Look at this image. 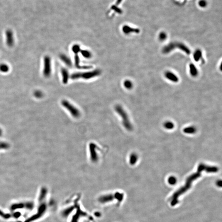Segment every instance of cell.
<instances>
[{"label":"cell","mask_w":222,"mask_h":222,"mask_svg":"<svg viewBox=\"0 0 222 222\" xmlns=\"http://www.w3.org/2000/svg\"><path fill=\"white\" fill-rule=\"evenodd\" d=\"M218 171V168L217 166H208L203 164H200L197 168V172L189 176L186 179L185 185L173 194L171 198V205L172 206H175L177 205L178 202V199L180 196L186 193L190 188L192 183L200 176L202 172L216 173Z\"/></svg>","instance_id":"6da1fadb"},{"label":"cell","mask_w":222,"mask_h":222,"mask_svg":"<svg viewBox=\"0 0 222 222\" xmlns=\"http://www.w3.org/2000/svg\"><path fill=\"white\" fill-rule=\"evenodd\" d=\"M115 111L121 117L122 124L124 128L129 131L133 130V125L130 120L128 114L123 107L120 105H116L115 107Z\"/></svg>","instance_id":"7a4b0ae2"},{"label":"cell","mask_w":222,"mask_h":222,"mask_svg":"<svg viewBox=\"0 0 222 222\" xmlns=\"http://www.w3.org/2000/svg\"><path fill=\"white\" fill-rule=\"evenodd\" d=\"M175 49H178L188 55H189L191 53L190 50L186 45L182 43L178 42L170 43L164 46L162 50V52L164 54H168Z\"/></svg>","instance_id":"3957f363"},{"label":"cell","mask_w":222,"mask_h":222,"mask_svg":"<svg viewBox=\"0 0 222 222\" xmlns=\"http://www.w3.org/2000/svg\"><path fill=\"white\" fill-rule=\"evenodd\" d=\"M101 73L100 70L96 69L92 71L84 72V73H73L71 76V78L73 80H76L82 78L84 80H89L99 76Z\"/></svg>","instance_id":"277c9868"},{"label":"cell","mask_w":222,"mask_h":222,"mask_svg":"<svg viewBox=\"0 0 222 222\" xmlns=\"http://www.w3.org/2000/svg\"><path fill=\"white\" fill-rule=\"evenodd\" d=\"M62 105L73 118L78 119L80 117L81 113L80 110L67 100H63L62 102Z\"/></svg>","instance_id":"5b68a950"},{"label":"cell","mask_w":222,"mask_h":222,"mask_svg":"<svg viewBox=\"0 0 222 222\" xmlns=\"http://www.w3.org/2000/svg\"><path fill=\"white\" fill-rule=\"evenodd\" d=\"M44 201H39L40 204L38 206L37 213L29 218L28 219L26 220L24 222H32L33 221L38 219L44 215L46 210V205Z\"/></svg>","instance_id":"8992f818"},{"label":"cell","mask_w":222,"mask_h":222,"mask_svg":"<svg viewBox=\"0 0 222 222\" xmlns=\"http://www.w3.org/2000/svg\"><path fill=\"white\" fill-rule=\"evenodd\" d=\"M99 148L95 143H90L89 144L90 160L93 163H96L98 161L99 157L98 155Z\"/></svg>","instance_id":"52a82bcc"},{"label":"cell","mask_w":222,"mask_h":222,"mask_svg":"<svg viewBox=\"0 0 222 222\" xmlns=\"http://www.w3.org/2000/svg\"><path fill=\"white\" fill-rule=\"evenodd\" d=\"M52 73V65L50 57L46 56L44 58V68H43V74L46 77H49L51 75Z\"/></svg>","instance_id":"ba28073f"},{"label":"cell","mask_w":222,"mask_h":222,"mask_svg":"<svg viewBox=\"0 0 222 222\" xmlns=\"http://www.w3.org/2000/svg\"><path fill=\"white\" fill-rule=\"evenodd\" d=\"M6 38L7 44L9 47H12L14 45V39L13 32L11 30L6 31Z\"/></svg>","instance_id":"9c48e42d"},{"label":"cell","mask_w":222,"mask_h":222,"mask_svg":"<svg viewBox=\"0 0 222 222\" xmlns=\"http://www.w3.org/2000/svg\"><path fill=\"white\" fill-rule=\"evenodd\" d=\"M123 32L126 34H128L129 33H140V30L138 28H133L128 26H124L122 28Z\"/></svg>","instance_id":"30bf717a"},{"label":"cell","mask_w":222,"mask_h":222,"mask_svg":"<svg viewBox=\"0 0 222 222\" xmlns=\"http://www.w3.org/2000/svg\"><path fill=\"white\" fill-rule=\"evenodd\" d=\"M165 76L167 79L174 82H177L178 81V77L172 72H166L165 73Z\"/></svg>","instance_id":"8fae6325"},{"label":"cell","mask_w":222,"mask_h":222,"mask_svg":"<svg viewBox=\"0 0 222 222\" xmlns=\"http://www.w3.org/2000/svg\"><path fill=\"white\" fill-rule=\"evenodd\" d=\"M62 80L64 84H67L68 83L69 75L68 71L66 69L63 68L62 69Z\"/></svg>","instance_id":"7c38bea8"},{"label":"cell","mask_w":222,"mask_h":222,"mask_svg":"<svg viewBox=\"0 0 222 222\" xmlns=\"http://www.w3.org/2000/svg\"><path fill=\"white\" fill-rule=\"evenodd\" d=\"M75 65L76 68L79 69H88L91 68V67L88 66H81L80 65V58L78 54H75Z\"/></svg>","instance_id":"4fadbf2b"},{"label":"cell","mask_w":222,"mask_h":222,"mask_svg":"<svg viewBox=\"0 0 222 222\" xmlns=\"http://www.w3.org/2000/svg\"><path fill=\"white\" fill-rule=\"evenodd\" d=\"M60 58L63 62L67 65L68 66H71L72 65L71 61L68 56H67L65 54H62L60 56Z\"/></svg>","instance_id":"5bb4252c"},{"label":"cell","mask_w":222,"mask_h":222,"mask_svg":"<svg viewBox=\"0 0 222 222\" xmlns=\"http://www.w3.org/2000/svg\"><path fill=\"white\" fill-rule=\"evenodd\" d=\"M138 157L135 153H132L129 157V163L131 165H134L136 164L138 160Z\"/></svg>","instance_id":"9a60e30c"},{"label":"cell","mask_w":222,"mask_h":222,"mask_svg":"<svg viewBox=\"0 0 222 222\" xmlns=\"http://www.w3.org/2000/svg\"><path fill=\"white\" fill-rule=\"evenodd\" d=\"M190 72V75L193 76H196L198 75V72L197 68L194 64H191L189 65Z\"/></svg>","instance_id":"2e32d148"},{"label":"cell","mask_w":222,"mask_h":222,"mask_svg":"<svg viewBox=\"0 0 222 222\" xmlns=\"http://www.w3.org/2000/svg\"><path fill=\"white\" fill-rule=\"evenodd\" d=\"M194 60L195 62H198L202 58V54L201 50H197L195 51L194 55Z\"/></svg>","instance_id":"e0dca14e"},{"label":"cell","mask_w":222,"mask_h":222,"mask_svg":"<svg viewBox=\"0 0 222 222\" xmlns=\"http://www.w3.org/2000/svg\"><path fill=\"white\" fill-rule=\"evenodd\" d=\"M24 208V203H14L10 206V210L11 211L16 210L18 209H21Z\"/></svg>","instance_id":"ac0fdd59"},{"label":"cell","mask_w":222,"mask_h":222,"mask_svg":"<svg viewBox=\"0 0 222 222\" xmlns=\"http://www.w3.org/2000/svg\"><path fill=\"white\" fill-rule=\"evenodd\" d=\"M184 132L186 134H194L196 132V129L193 126H190L184 128Z\"/></svg>","instance_id":"d6986e66"},{"label":"cell","mask_w":222,"mask_h":222,"mask_svg":"<svg viewBox=\"0 0 222 222\" xmlns=\"http://www.w3.org/2000/svg\"><path fill=\"white\" fill-rule=\"evenodd\" d=\"M80 52L82 55L85 58H90L92 57V54L89 51L87 50H81Z\"/></svg>","instance_id":"ffe728a7"},{"label":"cell","mask_w":222,"mask_h":222,"mask_svg":"<svg viewBox=\"0 0 222 222\" xmlns=\"http://www.w3.org/2000/svg\"><path fill=\"white\" fill-rule=\"evenodd\" d=\"M9 70V67L5 64H1L0 65V71L3 73H6Z\"/></svg>","instance_id":"44dd1931"},{"label":"cell","mask_w":222,"mask_h":222,"mask_svg":"<svg viewBox=\"0 0 222 222\" xmlns=\"http://www.w3.org/2000/svg\"><path fill=\"white\" fill-rule=\"evenodd\" d=\"M34 204L31 202H26L24 203V208L26 209L32 210L34 207Z\"/></svg>","instance_id":"7402d4cb"},{"label":"cell","mask_w":222,"mask_h":222,"mask_svg":"<svg viewBox=\"0 0 222 222\" xmlns=\"http://www.w3.org/2000/svg\"><path fill=\"white\" fill-rule=\"evenodd\" d=\"M164 126L165 128L167 129L171 130L174 128L175 125H174V124H173L172 122H166L164 123Z\"/></svg>","instance_id":"603a6c76"},{"label":"cell","mask_w":222,"mask_h":222,"mask_svg":"<svg viewBox=\"0 0 222 222\" xmlns=\"http://www.w3.org/2000/svg\"><path fill=\"white\" fill-rule=\"evenodd\" d=\"M124 86L128 89H130L133 88V84L132 82L129 80H126L124 82Z\"/></svg>","instance_id":"cb8c5ba5"},{"label":"cell","mask_w":222,"mask_h":222,"mask_svg":"<svg viewBox=\"0 0 222 222\" xmlns=\"http://www.w3.org/2000/svg\"><path fill=\"white\" fill-rule=\"evenodd\" d=\"M81 50L80 47L78 44H75L72 47V51L75 54H78Z\"/></svg>","instance_id":"d4e9b609"},{"label":"cell","mask_w":222,"mask_h":222,"mask_svg":"<svg viewBox=\"0 0 222 222\" xmlns=\"http://www.w3.org/2000/svg\"><path fill=\"white\" fill-rule=\"evenodd\" d=\"M9 144L5 142H0V149H7L9 147Z\"/></svg>","instance_id":"484cf974"},{"label":"cell","mask_w":222,"mask_h":222,"mask_svg":"<svg viewBox=\"0 0 222 222\" xmlns=\"http://www.w3.org/2000/svg\"><path fill=\"white\" fill-rule=\"evenodd\" d=\"M0 216L5 219H8L12 216V215L9 214L5 213L3 211L0 210Z\"/></svg>","instance_id":"4316f807"},{"label":"cell","mask_w":222,"mask_h":222,"mask_svg":"<svg viewBox=\"0 0 222 222\" xmlns=\"http://www.w3.org/2000/svg\"><path fill=\"white\" fill-rule=\"evenodd\" d=\"M176 181H177V180H176V177L174 176H170L168 179L169 184L172 185H175L176 184Z\"/></svg>","instance_id":"83f0119b"},{"label":"cell","mask_w":222,"mask_h":222,"mask_svg":"<svg viewBox=\"0 0 222 222\" xmlns=\"http://www.w3.org/2000/svg\"><path fill=\"white\" fill-rule=\"evenodd\" d=\"M34 95L35 98H41L43 96V92L40 91H35L34 93Z\"/></svg>","instance_id":"f1b7e54d"},{"label":"cell","mask_w":222,"mask_h":222,"mask_svg":"<svg viewBox=\"0 0 222 222\" xmlns=\"http://www.w3.org/2000/svg\"><path fill=\"white\" fill-rule=\"evenodd\" d=\"M198 5L200 7L204 8L207 6V3L206 0H200L199 2Z\"/></svg>","instance_id":"f546056e"},{"label":"cell","mask_w":222,"mask_h":222,"mask_svg":"<svg viewBox=\"0 0 222 222\" xmlns=\"http://www.w3.org/2000/svg\"><path fill=\"white\" fill-rule=\"evenodd\" d=\"M167 35L165 32H161L159 35V39L160 41H164L166 38Z\"/></svg>","instance_id":"4dcf8cb0"},{"label":"cell","mask_w":222,"mask_h":222,"mask_svg":"<svg viewBox=\"0 0 222 222\" xmlns=\"http://www.w3.org/2000/svg\"><path fill=\"white\" fill-rule=\"evenodd\" d=\"M12 215V216L14 218H19L20 217L21 214L19 212H16L13 213V215Z\"/></svg>","instance_id":"1f68e13d"},{"label":"cell","mask_w":222,"mask_h":222,"mask_svg":"<svg viewBox=\"0 0 222 222\" xmlns=\"http://www.w3.org/2000/svg\"><path fill=\"white\" fill-rule=\"evenodd\" d=\"M217 186H219V187H221L222 186V181L221 180H219L218 181L217 183H216Z\"/></svg>","instance_id":"d6a6232c"},{"label":"cell","mask_w":222,"mask_h":222,"mask_svg":"<svg viewBox=\"0 0 222 222\" xmlns=\"http://www.w3.org/2000/svg\"><path fill=\"white\" fill-rule=\"evenodd\" d=\"M122 0H117V2H116V4H119V3H121V2H122Z\"/></svg>","instance_id":"836d02e7"},{"label":"cell","mask_w":222,"mask_h":222,"mask_svg":"<svg viewBox=\"0 0 222 222\" xmlns=\"http://www.w3.org/2000/svg\"><path fill=\"white\" fill-rule=\"evenodd\" d=\"M2 133H3V132H2V130L1 129V128H0V136H2Z\"/></svg>","instance_id":"e575fe53"}]
</instances>
